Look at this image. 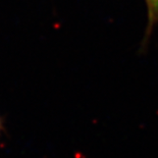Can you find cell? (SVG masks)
Here are the masks:
<instances>
[{
  "instance_id": "1",
  "label": "cell",
  "mask_w": 158,
  "mask_h": 158,
  "mask_svg": "<svg viewBox=\"0 0 158 158\" xmlns=\"http://www.w3.org/2000/svg\"><path fill=\"white\" fill-rule=\"evenodd\" d=\"M148 8H149L150 25L158 21V0H147Z\"/></svg>"
},
{
  "instance_id": "2",
  "label": "cell",
  "mask_w": 158,
  "mask_h": 158,
  "mask_svg": "<svg viewBox=\"0 0 158 158\" xmlns=\"http://www.w3.org/2000/svg\"><path fill=\"white\" fill-rule=\"evenodd\" d=\"M1 132H2V124H1V120H0V135H1Z\"/></svg>"
}]
</instances>
